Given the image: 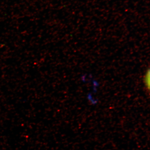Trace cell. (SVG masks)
<instances>
[{"mask_svg":"<svg viewBox=\"0 0 150 150\" xmlns=\"http://www.w3.org/2000/svg\"><path fill=\"white\" fill-rule=\"evenodd\" d=\"M144 83L146 85V86L148 89H149L150 87V71L148 70V71L146 73V75L145 76Z\"/></svg>","mask_w":150,"mask_h":150,"instance_id":"cell-1","label":"cell"}]
</instances>
